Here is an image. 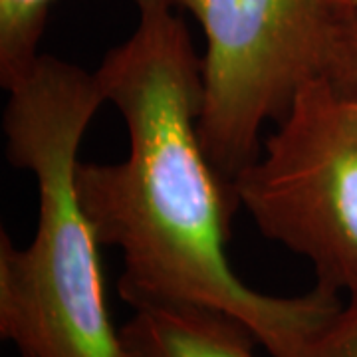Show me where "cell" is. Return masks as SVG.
Returning <instances> with one entry per match:
<instances>
[{
	"label": "cell",
	"instance_id": "obj_7",
	"mask_svg": "<svg viewBox=\"0 0 357 357\" xmlns=\"http://www.w3.org/2000/svg\"><path fill=\"white\" fill-rule=\"evenodd\" d=\"M321 79L335 91L357 98V6L344 10L337 20Z\"/></svg>",
	"mask_w": 357,
	"mask_h": 357
},
{
	"label": "cell",
	"instance_id": "obj_4",
	"mask_svg": "<svg viewBox=\"0 0 357 357\" xmlns=\"http://www.w3.org/2000/svg\"><path fill=\"white\" fill-rule=\"evenodd\" d=\"M234 192L262 234L312 262L316 284L344 292L357 276V98L307 82Z\"/></svg>",
	"mask_w": 357,
	"mask_h": 357
},
{
	"label": "cell",
	"instance_id": "obj_3",
	"mask_svg": "<svg viewBox=\"0 0 357 357\" xmlns=\"http://www.w3.org/2000/svg\"><path fill=\"white\" fill-rule=\"evenodd\" d=\"M201 24L206 159L234 181L262 151L260 131L280 121L307 82L321 77L344 8L332 0H173Z\"/></svg>",
	"mask_w": 357,
	"mask_h": 357
},
{
	"label": "cell",
	"instance_id": "obj_2",
	"mask_svg": "<svg viewBox=\"0 0 357 357\" xmlns=\"http://www.w3.org/2000/svg\"><path fill=\"white\" fill-rule=\"evenodd\" d=\"M6 91V157L34 175L40 204L26 248L0 232V335L20 357H121L76 187L79 143L105 102L98 76L42 54Z\"/></svg>",
	"mask_w": 357,
	"mask_h": 357
},
{
	"label": "cell",
	"instance_id": "obj_8",
	"mask_svg": "<svg viewBox=\"0 0 357 357\" xmlns=\"http://www.w3.org/2000/svg\"><path fill=\"white\" fill-rule=\"evenodd\" d=\"M344 292L342 307L314 337L306 357H357V276Z\"/></svg>",
	"mask_w": 357,
	"mask_h": 357
},
{
	"label": "cell",
	"instance_id": "obj_6",
	"mask_svg": "<svg viewBox=\"0 0 357 357\" xmlns=\"http://www.w3.org/2000/svg\"><path fill=\"white\" fill-rule=\"evenodd\" d=\"M54 0H0V84L13 88L36 64Z\"/></svg>",
	"mask_w": 357,
	"mask_h": 357
},
{
	"label": "cell",
	"instance_id": "obj_1",
	"mask_svg": "<svg viewBox=\"0 0 357 357\" xmlns=\"http://www.w3.org/2000/svg\"><path fill=\"white\" fill-rule=\"evenodd\" d=\"M137 24L96 76L128 128L121 163H77L82 206L103 246L121 250V298L133 310L203 306L241 319L272 357H306L342 307L316 284L294 298L248 288L229 264L236 192L206 159L199 133L203 56L173 0H133Z\"/></svg>",
	"mask_w": 357,
	"mask_h": 357
},
{
	"label": "cell",
	"instance_id": "obj_9",
	"mask_svg": "<svg viewBox=\"0 0 357 357\" xmlns=\"http://www.w3.org/2000/svg\"><path fill=\"white\" fill-rule=\"evenodd\" d=\"M335 6H340V8H344V10H347V8H356L357 6V0H332Z\"/></svg>",
	"mask_w": 357,
	"mask_h": 357
},
{
	"label": "cell",
	"instance_id": "obj_5",
	"mask_svg": "<svg viewBox=\"0 0 357 357\" xmlns=\"http://www.w3.org/2000/svg\"><path fill=\"white\" fill-rule=\"evenodd\" d=\"M121 357H255L241 319L203 306L139 307L119 330Z\"/></svg>",
	"mask_w": 357,
	"mask_h": 357
}]
</instances>
